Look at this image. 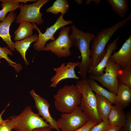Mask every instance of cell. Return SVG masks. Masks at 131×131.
<instances>
[{
	"mask_svg": "<svg viewBox=\"0 0 131 131\" xmlns=\"http://www.w3.org/2000/svg\"><path fill=\"white\" fill-rule=\"evenodd\" d=\"M78 5H80L82 3V0H75Z\"/></svg>",
	"mask_w": 131,
	"mask_h": 131,
	"instance_id": "cell-35",
	"label": "cell"
},
{
	"mask_svg": "<svg viewBox=\"0 0 131 131\" xmlns=\"http://www.w3.org/2000/svg\"><path fill=\"white\" fill-rule=\"evenodd\" d=\"M51 129L49 126L37 128L32 131H52Z\"/></svg>",
	"mask_w": 131,
	"mask_h": 131,
	"instance_id": "cell-31",
	"label": "cell"
},
{
	"mask_svg": "<svg viewBox=\"0 0 131 131\" xmlns=\"http://www.w3.org/2000/svg\"><path fill=\"white\" fill-rule=\"evenodd\" d=\"M119 39V36H118L107 45L106 53L102 59L96 66L94 67H90L88 71L87 74L97 76H100L104 74V70L110 56L117 48V42Z\"/></svg>",
	"mask_w": 131,
	"mask_h": 131,
	"instance_id": "cell-14",
	"label": "cell"
},
{
	"mask_svg": "<svg viewBox=\"0 0 131 131\" xmlns=\"http://www.w3.org/2000/svg\"><path fill=\"white\" fill-rule=\"evenodd\" d=\"M10 118L13 129L16 131H32L37 128L49 126L38 114L33 112L29 106H26L19 115Z\"/></svg>",
	"mask_w": 131,
	"mask_h": 131,
	"instance_id": "cell-5",
	"label": "cell"
},
{
	"mask_svg": "<svg viewBox=\"0 0 131 131\" xmlns=\"http://www.w3.org/2000/svg\"><path fill=\"white\" fill-rule=\"evenodd\" d=\"M13 54L11 50L8 47H0V58L5 59L8 63L9 65L13 67L17 72H19L22 69L21 64L13 61L8 56V55H12Z\"/></svg>",
	"mask_w": 131,
	"mask_h": 131,
	"instance_id": "cell-26",
	"label": "cell"
},
{
	"mask_svg": "<svg viewBox=\"0 0 131 131\" xmlns=\"http://www.w3.org/2000/svg\"><path fill=\"white\" fill-rule=\"evenodd\" d=\"M117 78L118 84L126 85L131 89V64L120 67Z\"/></svg>",
	"mask_w": 131,
	"mask_h": 131,
	"instance_id": "cell-22",
	"label": "cell"
},
{
	"mask_svg": "<svg viewBox=\"0 0 131 131\" xmlns=\"http://www.w3.org/2000/svg\"><path fill=\"white\" fill-rule=\"evenodd\" d=\"M37 34L32 35L20 41H16L14 43V47L21 55L26 65H28L29 62L25 57L26 52L32 42L36 41L38 39Z\"/></svg>",
	"mask_w": 131,
	"mask_h": 131,
	"instance_id": "cell-19",
	"label": "cell"
},
{
	"mask_svg": "<svg viewBox=\"0 0 131 131\" xmlns=\"http://www.w3.org/2000/svg\"><path fill=\"white\" fill-rule=\"evenodd\" d=\"M89 120L78 106L71 112L61 114L57 121V126L61 131H74L84 125Z\"/></svg>",
	"mask_w": 131,
	"mask_h": 131,
	"instance_id": "cell-6",
	"label": "cell"
},
{
	"mask_svg": "<svg viewBox=\"0 0 131 131\" xmlns=\"http://www.w3.org/2000/svg\"><path fill=\"white\" fill-rule=\"evenodd\" d=\"M111 126L108 121H102L93 127L89 131H106Z\"/></svg>",
	"mask_w": 131,
	"mask_h": 131,
	"instance_id": "cell-27",
	"label": "cell"
},
{
	"mask_svg": "<svg viewBox=\"0 0 131 131\" xmlns=\"http://www.w3.org/2000/svg\"><path fill=\"white\" fill-rule=\"evenodd\" d=\"M71 28L69 26L61 28L58 37L54 41L46 43L43 50L50 51L58 57H65L72 53L70 49L73 45L69 37V33Z\"/></svg>",
	"mask_w": 131,
	"mask_h": 131,
	"instance_id": "cell-7",
	"label": "cell"
},
{
	"mask_svg": "<svg viewBox=\"0 0 131 131\" xmlns=\"http://www.w3.org/2000/svg\"><path fill=\"white\" fill-rule=\"evenodd\" d=\"M131 19L125 18L113 25L103 29L94 37L92 40L90 56L92 60L90 67L96 66L105 55V47L114 33L119 29L123 27L126 22Z\"/></svg>",
	"mask_w": 131,
	"mask_h": 131,
	"instance_id": "cell-2",
	"label": "cell"
},
{
	"mask_svg": "<svg viewBox=\"0 0 131 131\" xmlns=\"http://www.w3.org/2000/svg\"><path fill=\"white\" fill-rule=\"evenodd\" d=\"M69 8V4L67 0H57L52 6L47 9V13L50 12L57 15L59 13L64 15L68 12Z\"/></svg>",
	"mask_w": 131,
	"mask_h": 131,
	"instance_id": "cell-25",
	"label": "cell"
},
{
	"mask_svg": "<svg viewBox=\"0 0 131 131\" xmlns=\"http://www.w3.org/2000/svg\"><path fill=\"white\" fill-rule=\"evenodd\" d=\"M126 120L123 127V131H131V112L128 111L126 114Z\"/></svg>",
	"mask_w": 131,
	"mask_h": 131,
	"instance_id": "cell-29",
	"label": "cell"
},
{
	"mask_svg": "<svg viewBox=\"0 0 131 131\" xmlns=\"http://www.w3.org/2000/svg\"><path fill=\"white\" fill-rule=\"evenodd\" d=\"M1 59L0 58V64L1 63V62L0 61Z\"/></svg>",
	"mask_w": 131,
	"mask_h": 131,
	"instance_id": "cell-37",
	"label": "cell"
},
{
	"mask_svg": "<svg viewBox=\"0 0 131 131\" xmlns=\"http://www.w3.org/2000/svg\"><path fill=\"white\" fill-rule=\"evenodd\" d=\"M34 29L33 25L29 22H20L18 28L14 32V40L16 41L21 40L33 35Z\"/></svg>",
	"mask_w": 131,
	"mask_h": 131,
	"instance_id": "cell-20",
	"label": "cell"
},
{
	"mask_svg": "<svg viewBox=\"0 0 131 131\" xmlns=\"http://www.w3.org/2000/svg\"><path fill=\"white\" fill-rule=\"evenodd\" d=\"M109 58L120 67L131 64V35L117 52H114Z\"/></svg>",
	"mask_w": 131,
	"mask_h": 131,
	"instance_id": "cell-13",
	"label": "cell"
},
{
	"mask_svg": "<svg viewBox=\"0 0 131 131\" xmlns=\"http://www.w3.org/2000/svg\"><path fill=\"white\" fill-rule=\"evenodd\" d=\"M82 95L75 85H67L58 90L54 96L56 109L63 113L73 112L80 104Z\"/></svg>",
	"mask_w": 131,
	"mask_h": 131,
	"instance_id": "cell-3",
	"label": "cell"
},
{
	"mask_svg": "<svg viewBox=\"0 0 131 131\" xmlns=\"http://www.w3.org/2000/svg\"><path fill=\"white\" fill-rule=\"evenodd\" d=\"M0 1L1 2V6L2 8L0 10V22L5 18L7 13L14 12L20 7V4L15 0H0Z\"/></svg>",
	"mask_w": 131,
	"mask_h": 131,
	"instance_id": "cell-24",
	"label": "cell"
},
{
	"mask_svg": "<svg viewBox=\"0 0 131 131\" xmlns=\"http://www.w3.org/2000/svg\"><path fill=\"white\" fill-rule=\"evenodd\" d=\"M111 6L112 8L119 16L123 18L128 10L129 7L126 0H106Z\"/></svg>",
	"mask_w": 131,
	"mask_h": 131,
	"instance_id": "cell-23",
	"label": "cell"
},
{
	"mask_svg": "<svg viewBox=\"0 0 131 131\" xmlns=\"http://www.w3.org/2000/svg\"><path fill=\"white\" fill-rule=\"evenodd\" d=\"M126 120V114L123 109L117 105H112L108 120L111 125L122 128L125 123Z\"/></svg>",
	"mask_w": 131,
	"mask_h": 131,
	"instance_id": "cell-17",
	"label": "cell"
},
{
	"mask_svg": "<svg viewBox=\"0 0 131 131\" xmlns=\"http://www.w3.org/2000/svg\"><path fill=\"white\" fill-rule=\"evenodd\" d=\"M16 14L14 12H10L2 21L0 22V37L6 43L10 50H15L14 43L11 39L9 28L11 24L16 20Z\"/></svg>",
	"mask_w": 131,
	"mask_h": 131,
	"instance_id": "cell-15",
	"label": "cell"
},
{
	"mask_svg": "<svg viewBox=\"0 0 131 131\" xmlns=\"http://www.w3.org/2000/svg\"><path fill=\"white\" fill-rule=\"evenodd\" d=\"M80 64V62H70L67 63L66 65L63 63L59 67L54 68L56 74L51 79L52 83L50 86L55 88L60 81L68 79H74L77 80L80 79L76 75L74 70L75 67Z\"/></svg>",
	"mask_w": 131,
	"mask_h": 131,
	"instance_id": "cell-11",
	"label": "cell"
},
{
	"mask_svg": "<svg viewBox=\"0 0 131 131\" xmlns=\"http://www.w3.org/2000/svg\"><path fill=\"white\" fill-rule=\"evenodd\" d=\"M122 128L120 126H111L106 131H120Z\"/></svg>",
	"mask_w": 131,
	"mask_h": 131,
	"instance_id": "cell-32",
	"label": "cell"
},
{
	"mask_svg": "<svg viewBox=\"0 0 131 131\" xmlns=\"http://www.w3.org/2000/svg\"><path fill=\"white\" fill-rule=\"evenodd\" d=\"M49 0H39L30 4H20V11L16 17V22L17 23L22 21H27L41 25L44 21L40 12L42 6L49 1Z\"/></svg>",
	"mask_w": 131,
	"mask_h": 131,
	"instance_id": "cell-8",
	"label": "cell"
},
{
	"mask_svg": "<svg viewBox=\"0 0 131 131\" xmlns=\"http://www.w3.org/2000/svg\"><path fill=\"white\" fill-rule=\"evenodd\" d=\"M95 96L98 115L102 121H107L112 104L106 98L97 94H96Z\"/></svg>",
	"mask_w": 131,
	"mask_h": 131,
	"instance_id": "cell-18",
	"label": "cell"
},
{
	"mask_svg": "<svg viewBox=\"0 0 131 131\" xmlns=\"http://www.w3.org/2000/svg\"><path fill=\"white\" fill-rule=\"evenodd\" d=\"M63 15L61 14L60 15L54 24L47 28L44 33H41L35 23H33L34 29L37 31L39 33L38 40L33 45V48L35 50L38 51L43 50L45 48L47 41L50 40L52 41L55 40L54 35L59 29L68 25L73 23L72 21L65 20L63 18Z\"/></svg>",
	"mask_w": 131,
	"mask_h": 131,
	"instance_id": "cell-10",
	"label": "cell"
},
{
	"mask_svg": "<svg viewBox=\"0 0 131 131\" xmlns=\"http://www.w3.org/2000/svg\"><path fill=\"white\" fill-rule=\"evenodd\" d=\"M90 88L93 91L106 98L112 104H114L116 95L108 91L101 87L94 79L87 78Z\"/></svg>",
	"mask_w": 131,
	"mask_h": 131,
	"instance_id": "cell-21",
	"label": "cell"
},
{
	"mask_svg": "<svg viewBox=\"0 0 131 131\" xmlns=\"http://www.w3.org/2000/svg\"><path fill=\"white\" fill-rule=\"evenodd\" d=\"M29 93L34 100L35 106L38 110L39 115L42 116L47 123H49V127L51 129L60 131L57 127V121L52 117L49 112V108L50 106L48 101L36 94L33 90Z\"/></svg>",
	"mask_w": 131,
	"mask_h": 131,
	"instance_id": "cell-12",
	"label": "cell"
},
{
	"mask_svg": "<svg viewBox=\"0 0 131 131\" xmlns=\"http://www.w3.org/2000/svg\"><path fill=\"white\" fill-rule=\"evenodd\" d=\"M9 103L8 104L7 106L2 111L1 113L0 114V123L4 121V120H3L2 119V115L5 111L6 108H7L8 106H9Z\"/></svg>",
	"mask_w": 131,
	"mask_h": 131,
	"instance_id": "cell-34",
	"label": "cell"
},
{
	"mask_svg": "<svg viewBox=\"0 0 131 131\" xmlns=\"http://www.w3.org/2000/svg\"><path fill=\"white\" fill-rule=\"evenodd\" d=\"M97 124L96 122L90 119L84 125L74 131H89L93 127Z\"/></svg>",
	"mask_w": 131,
	"mask_h": 131,
	"instance_id": "cell-30",
	"label": "cell"
},
{
	"mask_svg": "<svg viewBox=\"0 0 131 131\" xmlns=\"http://www.w3.org/2000/svg\"><path fill=\"white\" fill-rule=\"evenodd\" d=\"M120 131H123V129H122Z\"/></svg>",
	"mask_w": 131,
	"mask_h": 131,
	"instance_id": "cell-36",
	"label": "cell"
},
{
	"mask_svg": "<svg viewBox=\"0 0 131 131\" xmlns=\"http://www.w3.org/2000/svg\"><path fill=\"white\" fill-rule=\"evenodd\" d=\"M72 33L69 36L73 45L77 48L80 52L81 61L78 66V73L82 79L86 78L87 72L91 67L92 60L90 56V44L95 35L90 33L80 30L74 25L71 27Z\"/></svg>",
	"mask_w": 131,
	"mask_h": 131,
	"instance_id": "cell-1",
	"label": "cell"
},
{
	"mask_svg": "<svg viewBox=\"0 0 131 131\" xmlns=\"http://www.w3.org/2000/svg\"><path fill=\"white\" fill-rule=\"evenodd\" d=\"M37 0H15V1L18 3L20 2H23L25 4L28 2H33L37 1Z\"/></svg>",
	"mask_w": 131,
	"mask_h": 131,
	"instance_id": "cell-33",
	"label": "cell"
},
{
	"mask_svg": "<svg viewBox=\"0 0 131 131\" xmlns=\"http://www.w3.org/2000/svg\"><path fill=\"white\" fill-rule=\"evenodd\" d=\"M120 67L119 65L109 58L103 75L100 76L90 75L89 78L98 81L109 91L116 95L118 84L117 76Z\"/></svg>",
	"mask_w": 131,
	"mask_h": 131,
	"instance_id": "cell-9",
	"label": "cell"
},
{
	"mask_svg": "<svg viewBox=\"0 0 131 131\" xmlns=\"http://www.w3.org/2000/svg\"><path fill=\"white\" fill-rule=\"evenodd\" d=\"M75 85L82 95L81 109L90 119L98 124L101 122L97 111L95 94L91 90L87 78L77 81Z\"/></svg>",
	"mask_w": 131,
	"mask_h": 131,
	"instance_id": "cell-4",
	"label": "cell"
},
{
	"mask_svg": "<svg viewBox=\"0 0 131 131\" xmlns=\"http://www.w3.org/2000/svg\"><path fill=\"white\" fill-rule=\"evenodd\" d=\"M12 122L10 119H8L0 123V131H11L13 129Z\"/></svg>",
	"mask_w": 131,
	"mask_h": 131,
	"instance_id": "cell-28",
	"label": "cell"
},
{
	"mask_svg": "<svg viewBox=\"0 0 131 131\" xmlns=\"http://www.w3.org/2000/svg\"><path fill=\"white\" fill-rule=\"evenodd\" d=\"M131 101V89L129 87L118 84L114 104L124 108L129 105Z\"/></svg>",
	"mask_w": 131,
	"mask_h": 131,
	"instance_id": "cell-16",
	"label": "cell"
}]
</instances>
